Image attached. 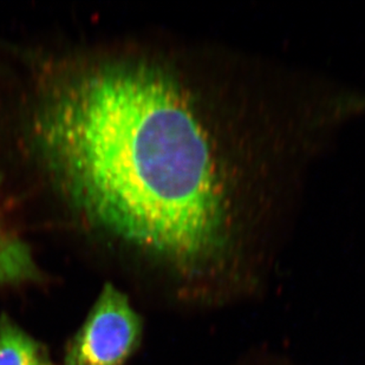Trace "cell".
Returning <instances> with one entry per match:
<instances>
[{
    "instance_id": "3957f363",
    "label": "cell",
    "mask_w": 365,
    "mask_h": 365,
    "mask_svg": "<svg viewBox=\"0 0 365 365\" xmlns=\"http://www.w3.org/2000/svg\"><path fill=\"white\" fill-rule=\"evenodd\" d=\"M0 365H55L44 344L6 314H0Z\"/></svg>"
},
{
    "instance_id": "7a4b0ae2",
    "label": "cell",
    "mask_w": 365,
    "mask_h": 365,
    "mask_svg": "<svg viewBox=\"0 0 365 365\" xmlns=\"http://www.w3.org/2000/svg\"><path fill=\"white\" fill-rule=\"evenodd\" d=\"M142 330L128 297L107 284L68 345L64 365H124L138 350Z\"/></svg>"
},
{
    "instance_id": "6da1fadb",
    "label": "cell",
    "mask_w": 365,
    "mask_h": 365,
    "mask_svg": "<svg viewBox=\"0 0 365 365\" xmlns=\"http://www.w3.org/2000/svg\"><path fill=\"white\" fill-rule=\"evenodd\" d=\"M45 158L101 227L185 269L221 247L210 142L179 84L143 63L86 70L39 114Z\"/></svg>"
},
{
    "instance_id": "277c9868",
    "label": "cell",
    "mask_w": 365,
    "mask_h": 365,
    "mask_svg": "<svg viewBox=\"0 0 365 365\" xmlns=\"http://www.w3.org/2000/svg\"><path fill=\"white\" fill-rule=\"evenodd\" d=\"M35 274V262L28 247L0 225V285L19 283Z\"/></svg>"
}]
</instances>
